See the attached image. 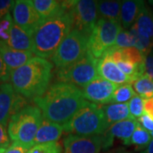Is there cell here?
Returning a JSON list of instances; mask_svg holds the SVG:
<instances>
[{
    "mask_svg": "<svg viewBox=\"0 0 153 153\" xmlns=\"http://www.w3.org/2000/svg\"><path fill=\"white\" fill-rule=\"evenodd\" d=\"M33 102L41 110L44 119L61 125L89 103L80 88L62 82H54L44 94L34 99Z\"/></svg>",
    "mask_w": 153,
    "mask_h": 153,
    "instance_id": "6da1fadb",
    "label": "cell"
},
{
    "mask_svg": "<svg viewBox=\"0 0 153 153\" xmlns=\"http://www.w3.org/2000/svg\"><path fill=\"white\" fill-rule=\"evenodd\" d=\"M53 67L48 60L36 56L11 71L10 81L16 93L33 100L48 90Z\"/></svg>",
    "mask_w": 153,
    "mask_h": 153,
    "instance_id": "7a4b0ae2",
    "label": "cell"
},
{
    "mask_svg": "<svg viewBox=\"0 0 153 153\" xmlns=\"http://www.w3.org/2000/svg\"><path fill=\"white\" fill-rule=\"evenodd\" d=\"M72 28L71 10H65L57 16L44 21L32 37L33 53L40 58H51Z\"/></svg>",
    "mask_w": 153,
    "mask_h": 153,
    "instance_id": "3957f363",
    "label": "cell"
},
{
    "mask_svg": "<svg viewBox=\"0 0 153 153\" xmlns=\"http://www.w3.org/2000/svg\"><path fill=\"white\" fill-rule=\"evenodd\" d=\"M43 119V113L37 105H27L23 107L9 121L8 134L11 141L33 147Z\"/></svg>",
    "mask_w": 153,
    "mask_h": 153,
    "instance_id": "277c9868",
    "label": "cell"
},
{
    "mask_svg": "<svg viewBox=\"0 0 153 153\" xmlns=\"http://www.w3.org/2000/svg\"><path fill=\"white\" fill-rule=\"evenodd\" d=\"M109 127L102 105L90 102L63 124L64 131L82 136L104 134Z\"/></svg>",
    "mask_w": 153,
    "mask_h": 153,
    "instance_id": "5b68a950",
    "label": "cell"
},
{
    "mask_svg": "<svg viewBox=\"0 0 153 153\" xmlns=\"http://www.w3.org/2000/svg\"><path fill=\"white\" fill-rule=\"evenodd\" d=\"M88 36L73 29L62 41L51 60L58 69L64 68L81 60L88 53Z\"/></svg>",
    "mask_w": 153,
    "mask_h": 153,
    "instance_id": "8992f818",
    "label": "cell"
},
{
    "mask_svg": "<svg viewBox=\"0 0 153 153\" xmlns=\"http://www.w3.org/2000/svg\"><path fill=\"white\" fill-rule=\"evenodd\" d=\"M122 27L120 22L99 19L93 32L89 35L88 52L97 60L102 58L115 46Z\"/></svg>",
    "mask_w": 153,
    "mask_h": 153,
    "instance_id": "52a82bcc",
    "label": "cell"
},
{
    "mask_svg": "<svg viewBox=\"0 0 153 153\" xmlns=\"http://www.w3.org/2000/svg\"><path fill=\"white\" fill-rule=\"evenodd\" d=\"M98 60L88 52L81 60L64 68L58 69V82H66L78 88H84L98 76Z\"/></svg>",
    "mask_w": 153,
    "mask_h": 153,
    "instance_id": "ba28073f",
    "label": "cell"
},
{
    "mask_svg": "<svg viewBox=\"0 0 153 153\" xmlns=\"http://www.w3.org/2000/svg\"><path fill=\"white\" fill-rule=\"evenodd\" d=\"M70 10L73 19V29L89 37L99 21L98 2L94 0L73 1Z\"/></svg>",
    "mask_w": 153,
    "mask_h": 153,
    "instance_id": "9c48e42d",
    "label": "cell"
},
{
    "mask_svg": "<svg viewBox=\"0 0 153 153\" xmlns=\"http://www.w3.org/2000/svg\"><path fill=\"white\" fill-rule=\"evenodd\" d=\"M113 140L105 135L82 136L70 134L63 140L64 153H100L110 147Z\"/></svg>",
    "mask_w": 153,
    "mask_h": 153,
    "instance_id": "30bf717a",
    "label": "cell"
},
{
    "mask_svg": "<svg viewBox=\"0 0 153 153\" xmlns=\"http://www.w3.org/2000/svg\"><path fill=\"white\" fill-rule=\"evenodd\" d=\"M27 99L16 92L10 82L0 85V123L6 126L10 117L27 105Z\"/></svg>",
    "mask_w": 153,
    "mask_h": 153,
    "instance_id": "8fae6325",
    "label": "cell"
},
{
    "mask_svg": "<svg viewBox=\"0 0 153 153\" xmlns=\"http://www.w3.org/2000/svg\"><path fill=\"white\" fill-rule=\"evenodd\" d=\"M12 14L14 23L32 37L44 22L30 0L16 1L15 6L12 9Z\"/></svg>",
    "mask_w": 153,
    "mask_h": 153,
    "instance_id": "7c38bea8",
    "label": "cell"
},
{
    "mask_svg": "<svg viewBox=\"0 0 153 153\" xmlns=\"http://www.w3.org/2000/svg\"><path fill=\"white\" fill-rule=\"evenodd\" d=\"M119 85L109 82L98 76L94 80L82 88L85 100L94 104L101 105L111 103L115 90Z\"/></svg>",
    "mask_w": 153,
    "mask_h": 153,
    "instance_id": "4fadbf2b",
    "label": "cell"
},
{
    "mask_svg": "<svg viewBox=\"0 0 153 153\" xmlns=\"http://www.w3.org/2000/svg\"><path fill=\"white\" fill-rule=\"evenodd\" d=\"M97 71L98 75L100 77L117 85H123L127 83L131 84L133 82L131 78L121 71L120 68L109 55H104L102 58L98 60Z\"/></svg>",
    "mask_w": 153,
    "mask_h": 153,
    "instance_id": "5bb4252c",
    "label": "cell"
},
{
    "mask_svg": "<svg viewBox=\"0 0 153 153\" xmlns=\"http://www.w3.org/2000/svg\"><path fill=\"white\" fill-rule=\"evenodd\" d=\"M0 56L11 71L25 65L34 57L33 52L16 50L3 40H0Z\"/></svg>",
    "mask_w": 153,
    "mask_h": 153,
    "instance_id": "9a60e30c",
    "label": "cell"
},
{
    "mask_svg": "<svg viewBox=\"0 0 153 153\" xmlns=\"http://www.w3.org/2000/svg\"><path fill=\"white\" fill-rule=\"evenodd\" d=\"M138 124L139 122L136 119H127L117 122L110 126L104 134L111 140L117 138L121 140L125 146H129L130 139Z\"/></svg>",
    "mask_w": 153,
    "mask_h": 153,
    "instance_id": "2e32d148",
    "label": "cell"
},
{
    "mask_svg": "<svg viewBox=\"0 0 153 153\" xmlns=\"http://www.w3.org/2000/svg\"><path fill=\"white\" fill-rule=\"evenodd\" d=\"M63 131V125L44 118L35 137L34 146L45 143L56 142L61 137Z\"/></svg>",
    "mask_w": 153,
    "mask_h": 153,
    "instance_id": "e0dca14e",
    "label": "cell"
},
{
    "mask_svg": "<svg viewBox=\"0 0 153 153\" xmlns=\"http://www.w3.org/2000/svg\"><path fill=\"white\" fill-rule=\"evenodd\" d=\"M144 1L139 0H125L121 4L120 22L122 27L131 28L135 23L137 17L145 5Z\"/></svg>",
    "mask_w": 153,
    "mask_h": 153,
    "instance_id": "ac0fdd59",
    "label": "cell"
},
{
    "mask_svg": "<svg viewBox=\"0 0 153 153\" xmlns=\"http://www.w3.org/2000/svg\"><path fill=\"white\" fill-rule=\"evenodd\" d=\"M6 44L16 50L33 52L32 36L15 23L11 27L10 38L6 41Z\"/></svg>",
    "mask_w": 153,
    "mask_h": 153,
    "instance_id": "d6986e66",
    "label": "cell"
},
{
    "mask_svg": "<svg viewBox=\"0 0 153 153\" xmlns=\"http://www.w3.org/2000/svg\"><path fill=\"white\" fill-rule=\"evenodd\" d=\"M32 4L41 18L46 21L57 16L66 9L64 1L56 0H33Z\"/></svg>",
    "mask_w": 153,
    "mask_h": 153,
    "instance_id": "ffe728a7",
    "label": "cell"
},
{
    "mask_svg": "<svg viewBox=\"0 0 153 153\" xmlns=\"http://www.w3.org/2000/svg\"><path fill=\"white\" fill-rule=\"evenodd\" d=\"M102 107L109 126L121 121L135 119L129 112L128 103H114L108 105H102Z\"/></svg>",
    "mask_w": 153,
    "mask_h": 153,
    "instance_id": "44dd1931",
    "label": "cell"
},
{
    "mask_svg": "<svg viewBox=\"0 0 153 153\" xmlns=\"http://www.w3.org/2000/svg\"><path fill=\"white\" fill-rule=\"evenodd\" d=\"M133 27L143 37L153 40V13L147 6H143Z\"/></svg>",
    "mask_w": 153,
    "mask_h": 153,
    "instance_id": "7402d4cb",
    "label": "cell"
},
{
    "mask_svg": "<svg viewBox=\"0 0 153 153\" xmlns=\"http://www.w3.org/2000/svg\"><path fill=\"white\" fill-rule=\"evenodd\" d=\"M120 1H100L98 2V11L100 19L111 22H120Z\"/></svg>",
    "mask_w": 153,
    "mask_h": 153,
    "instance_id": "603a6c76",
    "label": "cell"
},
{
    "mask_svg": "<svg viewBox=\"0 0 153 153\" xmlns=\"http://www.w3.org/2000/svg\"><path fill=\"white\" fill-rule=\"evenodd\" d=\"M133 88L144 100L153 98V80L146 75H143L140 77L133 82Z\"/></svg>",
    "mask_w": 153,
    "mask_h": 153,
    "instance_id": "cb8c5ba5",
    "label": "cell"
},
{
    "mask_svg": "<svg viewBox=\"0 0 153 153\" xmlns=\"http://www.w3.org/2000/svg\"><path fill=\"white\" fill-rule=\"evenodd\" d=\"M151 141H152L151 133L143 128L139 123L130 139L129 145H134L138 149H144V148L146 149Z\"/></svg>",
    "mask_w": 153,
    "mask_h": 153,
    "instance_id": "d4e9b609",
    "label": "cell"
},
{
    "mask_svg": "<svg viewBox=\"0 0 153 153\" xmlns=\"http://www.w3.org/2000/svg\"><path fill=\"white\" fill-rule=\"evenodd\" d=\"M135 95L136 93L130 83L119 85L115 90L111 103H127Z\"/></svg>",
    "mask_w": 153,
    "mask_h": 153,
    "instance_id": "484cf974",
    "label": "cell"
},
{
    "mask_svg": "<svg viewBox=\"0 0 153 153\" xmlns=\"http://www.w3.org/2000/svg\"><path fill=\"white\" fill-rule=\"evenodd\" d=\"M27 153H62V147L58 141L39 144L30 148Z\"/></svg>",
    "mask_w": 153,
    "mask_h": 153,
    "instance_id": "4316f807",
    "label": "cell"
},
{
    "mask_svg": "<svg viewBox=\"0 0 153 153\" xmlns=\"http://www.w3.org/2000/svg\"><path fill=\"white\" fill-rule=\"evenodd\" d=\"M128 110L134 118H140L145 113V100L136 94L128 103Z\"/></svg>",
    "mask_w": 153,
    "mask_h": 153,
    "instance_id": "83f0119b",
    "label": "cell"
},
{
    "mask_svg": "<svg viewBox=\"0 0 153 153\" xmlns=\"http://www.w3.org/2000/svg\"><path fill=\"white\" fill-rule=\"evenodd\" d=\"M134 37L130 31H125L123 30L121 31L115 44V48H130L134 47Z\"/></svg>",
    "mask_w": 153,
    "mask_h": 153,
    "instance_id": "f1b7e54d",
    "label": "cell"
},
{
    "mask_svg": "<svg viewBox=\"0 0 153 153\" xmlns=\"http://www.w3.org/2000/svg\"><path fill=\"white\" fill-rule=\"evenodd\" d=\"M13 24L14 20L13 17L10 16V14H9L7 16L0 21V40L6 42L10 38V30Z\"/></svg>",
    "mask_w": 153,
    "mask_h": 153,
    "instance_id": "f546056e",
    "label": "cell"
},
{
    "mask_svg": "<svg viewBox=\"0 0 153 153\" xmlns=\"http://www.w3.org/2000/svg\"><path fill=\"white\" fill-rule=\"evenodd\" d=\"M15 4L16 1L12 0H0V21L10 14V11L13 9Z\"/></svg>",
    "mask_w": 153,
    "mask_h": 153,
    "instance_id": "4dcf8cb0",
    "label": "cell"
},
{
    "mask_svg": "<svg viewBox=\"0 0 153 153\" xmlns=\"http://www.w3.org/2000/svg\"><path fill=\"white\" fill-rule=\"evenodd\" d=\"M144 75L153 80V52L147 55L144 60Z\"/></svg>",
    "mask_w": 153,
    "mask_h": 153,
    "instance_id": "1f68e13d",
    "label": "cell"
},
{
    "mask_svg": "<svg viewBox=\"0 0 153 153\" xmlns=\"http://www.w3.org/2000/svg\"><path fill=\"white\" fill-rule=\"evenodd\" d=\"M10 75L11 71L8 68L2 57L0 56V85L2 83L8 82V81L10 79Z\"/></svg>",
    "mask_w": 153,
    "mask_h": 153,
    "instance_id": "d6a6232c",
    "label": "cell"
},
{
    "mask_svg": "<svg viewBox=\"0 0 153 153\" xmlns=\"http://www.w3.org/2000/svg\"><path fill=\"white\" fill-rule=\"evenodd\" d=\"M10 145V138L7 133L6 126L0 123V149H7Z\"/></svg>",
    "mask_w": 153,
    "mask_h": 153,
    "instance_id": "836d02e7",
    "label": "cell"
},
{
    "mask_svg": "<svg viewBox=\"0 0 153 153\" xmlns=\"http://www.w3.org/2000/svg\"><path fill=\"white\" fill-rule=\"evenodd\" d=\"M139 123L140 125L143 128H145L148 132H153V117H151L147 113H144V114L139 118Z\"/></svg>",
    "mask_w": 153,
    "mask_h": 153,
    "instance_id": "e575fe53",
    "label": "cell"
},
{
    "mask_svg": "<svg viewBox=\"0 0 153 153\" xmlns=\"http://www.w3.org/2000/svg\"><path fill=\"white\" fill-rule=\"evenodd\" d=\"M30 147L17 142H12L9 147L6 149L4 153H27Z\"/></svg>",
    "mask_w": 153,
    "mask_h": 153,
    "instance_id": "d590c367",
    "label": "cell"
},
{
    "mask_svg": "<svg viewBox=\"0 0 153 153\" xmlns=\"http://www.w3.org/2000/svg\"><path fill=\"white\" fill-rule=\"evenodd\" d=\"M145 112L153 117V98L145 100Z\"/></svg>",
    "mask_w": 153,
    "mask_h": 153,
    "instance_id": "8d00e7d4",
    "label": "cell"
},
{
    "mask_svg": "<svg viewBox=\"0 0 153 153\" xmlns=\"http://www.w3.org/2000/svg\"><path fill=\"white\" fill-rule=\"evenodd\" d=\"M142 153H153V140H152V141L149 143V145Z\"/></svg>",
    "mask_w": 153,
    "mask_h": 153,
    "instance_id": "74e56055",
    "label": "cell"
},
{
    "mask_svg": "<svg viewBox=\"0 0 153 153\" xmlns=\"http://www.w3.org/2000/svg\"><path fill=\"white\" fill-rule=\"evenodd\" d=\"M110 153H131L130 152H128V151H125V150H117V151H114Z\"/></svg>",
    "mask_w": 153,
    "mask_h": 153,
    "instance_id": "f35d334b",
    "label": "cell"
},
{
    "mask_svg": "<svg viewBox=\"0 0 153 153\" xmlns=\"http://www.w3.org/2000/svg\"><path fill=\"white\" fill-rule=\"evenodd\" d=\"M6 149H0V153H4L5 152Z\"/></svg>",
    "mask_w": 153,
    "mask_h": 153,
    "instance_id": "ab89813d",
    "label": "cell"
},
{
    "mask_svg": "<svg viewBox=\"0 0 153 153\" xmlns=\"http://www.w3.org/2000/svg\"><path fill=\"white\" fill-rule=\"evenodd\" d=\"M151 135H152V138H153V132H151Z\"/></svg>",
    "mask_w": 153,
    "mask_h": 153,
    "instance_id": "60d3db41",
    "label": "cell"
}]
</instances>
